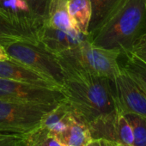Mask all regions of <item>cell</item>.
Listing matches in <instances>:
<instances>
[{"mask_svg": "<svg viewBox=\"0 0 146 146\" xmlns=\"http://www.w3.org/2000/svg\"><path fill=\"white\" fill-rule=\"evenodd\" d=\"M123 0H90L92 17L89 27L90 38L106 22Z\"/></svg>", "mask_w": 146, "mask_h": 146, "instance_id": "cell-15", "label": "cell"}, {"mask_svg": "<svg viewBox=\"0 0 146 146\" xmlns=\"http://www.w3.org/2000/svg\"><path fill=\"white\" fill-rule=\"evenodd\" d=\"M68 0H51L46 8L42 25L64 31L77 30L67 8Z\"/></svg>", "mask_w": 146, "mask_h": 146, "instance_id": "cell-11", "label": "cell"}, {"mask_svg": "<svg viewBox=\"0 0 146 146\" xmlns=\"http://www.w3.org/2000/svg\"><path fill=\"white\" fill-rule=\"evenodd\" d=\"M0 99L33 105H56L65 96L58 88L0 78Z\"/></svg>", "mask_w": 146, "mask_h": 146, "instance_id": "cell-6", "label": "cell"}, {"mask_svg": "<svg viewBox=\"0 0 146 146\" xmlns=\"http://www.w3.org/2000/svg\"><path fill=\"white\" fill-rule=\"evenodd\" d=\"M64 70L61 90L78 120L89 126L94 121L118 113L114 83L108 78Z\"/></svg>", "mask_w": 146, "mask_h": 146, "instance_id": "cell-1", "label": "cell"}, {"mask_svg": "<svg viewBox=\"0 0 146 146\" xmlns=\"http://www.w3.org/2000/svg\"><path fill=\"white\" fill-rule=\"evenodd\" d=\"M11 41L38 42L37 32L16 25L0 15V44Z\"/></svg>", "mask_w": 146, "mask_h": 146, "instance_id": "cell-14", "label": "cell"}, {"mask_svg": "<svg viewBox=\"0 0 146 146\" xmlns=\"http://www.w3.org/2000/svg\"><path fill=\"white\" fill-rule=\"evenodd\" d=\"M37 39L43 48L57 56L90 39V36L75 29L64 31L41 25L37 31Z\"/></svg>", "mask_w": 146, "mask_h": 146, "instance_id": "cell-8", "label": "cell"}, {"mask_svg": "<svg viewBox=\"0 0 146 146\" xmlns=\"http://www.w3.org/2000/svg\"><path fill=\"white\" fill-rule=\"evenodd\" d=\"M114 142L119 144L133 146V133L131 127L125 115L120 112L116 119Z\"/></svg>", "mask_w": 146, "mask_h": 146, "instance_id": "cell-19", "label": "cell"}, {"mask_svg": "<svg viewBox=\"0 0 146 146\" xmlns=\"http://www.w3.org/2000/svg\"><path fill=\"white\" fill-rule=\"evenodd\" d=\"M113 83L119 111L146 117V93L123 68Z\"/></svg>", "mask_w": 146, "mask_h": 146, "instance_id": "cell-7", "label": "cell"}, {"mask_svg": "<svg viewBox=\"0 0 146 146\" xmlns=\"http://www.w3.org/2000/svg\"><path fill=\"white\" fill-rule=\"evenodd\" d=\"M54 137L64 146H86L92 140L89 127L74 116L67 127Z\"/></svg>", "mask_w": 146, "mask_h": 146, "instance_id": "cell-12", "label": "cell"}, {"mask_svg": "<svg viewBox=\"0 0 146 146\" xmlns=\"http://www.w3.org/2000/svg\"><path fill=\"white\" fill-rule=\"evenodd\" d=\"M130 53L146 64V34L135 43Z\"/></svg>", "mask_w": 146, "mask_h": 146, "instance_id": "cell-21", "label": "cell"}, {"mask_svg": "<svg viewBox=\"0 0 146 146\" xmlns=\"http://www.w3.org/2000/svg\"><path fill=\"white\" fill-rule=\"evenodd\" d=\"M120 53L92 44L90 39L57 55L63 69L114 80L121 71Z\"/></svg>", "mask_w": 146, "mask_h": 146, "instance_id": "cell-3", "label": "cell"}, {"mask_svg": "<svg viewBox=\"0 0 146 146\" xmlns=\"http://www.w3.org/2000/svg\"><path fill=\"white\" fill-rule=\"evenodd\" d=\"M0 15L16 25L35 32L41 26L25 0H0Z\"/></svg>", "mask_w": 146, "mask_h": 146, "instance_id": "cell-10", "label": "cell"}, {"mask_svg": "<svg viewBox=\"0 0 146 146\" xmlns=\"http://www.w3.org/2000/svg\"><path fill=\"white\" fill-rule=\"evenodd\" d=\"M25 1L29 5L35 17L40 21V23L42 25L46 8L51 0H25Z\"/></svg>", "mask_w": 146, "mask_h": 146, "instance_id": "cell-20", "label": "cell"}, {"mask_svg": "<svg viewBox=\"0 0 146 146\" xmlns=\"http://www.w3.org/2000/svg\"><path fill=\"white\" fill-rule=\"evenodd\" d=\"M146 34V0H123L90 36L93 45L125 56Z\"/></svg>", "mask_w": 146, "mask_h": 146, "instance_id": "cell-2", "label": "cell"}, {"mask_svg": "<svg viewBox=\"0 0 146 146\" xmlns=\"http://www.w3.org/2000/svg\"><path fill=\"white\" fill-rule=\"evenodd\" d=\"M22 136L23 135L0 133V146H22Z\"/></svg>", "mask_w": 146, "mask_h": 146, "instance_id": "cell-22", "label": "cell"}, {"mask_svg": "<svg viewBox=\"0 0 146 146\" xmlns=\"http://www.w3.org/2000/svg\"><path fill=\"white\" fill-rule=\"evenodd\" d=\"M9 58H10L9 55H8L5 46L2 44H0V61H5Z\"/></svg>", "mask_w": 146, "mask_h": 146, "instance_id": "cell-24", "label": "cell"}, {"mask_svg": "<svg viewBox=\"0 0 146 146\" xmlns=\"http://www.w3.org/2000/svg\"><path fill=\"white\" fill-rule=\"evenodd\" d=\"M117 143L115 142L104 139V138H97L92 139L86 146H116Z\"/></svg>", "mask_w": 146, "mask_h": 146, "instance_id": "cell-23", "label": "cell"}, {"mask_svg": "<svg viewBox=\"0 0 146 146\" xmlns=\"http://www.w3.org/2000/svg\"><path fill=\"white\" fill-rule=\"evenodd\" d=\"M125 62L122 68L141 86L146 93V64L131 53L124 56Z\"/></svg>", "mask_w": 146, "mask_h": 146, "instance_id": "cell-17", "label": "cell"}, {"mask_svg": "<svg viewBox=\"0 0 146 146\" xmlns=\"http://www.w3.org/2000/svg\"><path fill=\"white\" fill-rule=\"evenodd\" d=\"M0 78L44 87L61 89L55 82L11 58L0 61Z\"/></svg>", "mask_w": 146, "mask_h": 146, "instance_id": "cell-9", "label": "cell"}, {"mask_svg": "<svg viewBox=\"0 0 146 146\" xmlns=\"http://www.w3.org/2000/svg\"><path fill=\"white\" fill-rule=\"evenodd\" d=\"M116 146H129V145H125V144H119V143H117Z\"/></svg>", "mask_w": 146, "mask_h": 146, "instance_id": "cell-25", "label": "cell"}, {"mask_svg": "<svg viewBox=\"0 0 146 146\" xmlns=\"http://www.w3.org/2000/svg\"><path fill=\"white\" fill-rule=\"evenodd\" d=\"M21 145L22 146H64L50 134L47 129L41 126L40 125L22 136Z\"/></svg>", "mask_w": 146, "mask_h": 146, "instance_id": "cell-16", "label": "cell"}, {"mask_svg": "<svg viewBox=\"0 0 146 146\" xmlns=\"http://www.w3.org/2000/svg\"><path fill=\"white\" fill-rule=\"evenodd\" d=\"M2 45L10 58L51 79L61 88L64 74L57 56L35 42L11 41Z\"/></svg>", "mask_w": 146, "mask_h": 146, "instance_id": "cell-4", "label": "cell"}, {"mask_svg": "<svg viewBox=\"0 0 146 146\" xmlns=\"http://www.w3.org/2000/svg\"><path fill=\"white\" fill-rule=\"evenodd\" d=\"M133 133V146H146V117L135 114H124Z\"/></svg>", "mask_w": 146, "mask_h": 146, "instance_id": "cell-18", "label": "cell"}, {"mask_svg": "<svg viewBox=\"0 0 146 146\" xmlns=\"http://www.w3.org/2000/svg\"><path fill=\"white\" fill-rule=\"evenodd\" d=\"M67 8L76 29L85 35H89V27L92 17L90 0H68Z\"/></svg>", "mask_w": 146, "mask_h": 146, "instance_id": "cell-13", "label": "cell"}, {"mask_svg": "<svg viewBox=\"0 0 146 146\" xmlns=\"http://www.w3.org/2000/svg\"><path fill=\"white\" fill-rule=\"evenodd\" d=\"M56 105H33L0 99V133L23 135L39 126Z\"/></svg>", "mask_w": 146, "mask_h": 146, "instance_id": "cell-5", "label": "cell"}]
</instances>
